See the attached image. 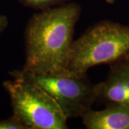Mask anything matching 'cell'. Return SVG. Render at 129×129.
<instances>
[{"label":"cell","mask_w":129,"mask_h":129,"mask_svg":"<svg viewBox=\"0 0 129 129\" xmlns=\"http://www.w3.org/2000/svg\"><path fill=\"white\" fill-rule=\"evenodd\" d=\"M80 6L64 3L33 14L25 29L26 60L22 70L33 73L68 72L75 26Z\"/></svg>","instance_id":"6da1fadb"},{"label":"cell","mask_w":129,"mask_h":129,"mask_svg":"<svg viewBox=\"0 0 129 129\" xmlns=\"http://www.w3.org/2000/svg\"><path fill=\"white\" fill-rule=\"evenodd\" d=\"M129 55V26L109 20L88 28L74 40L68 65L72 74H86L98 64H113Z\"/></svg>","instance_id":"7a4b0ae2"},{"label":"cell","mask_w":129,"mask_h":129,"mask_svg":"<svg viewBox=\"0 0 129 129\" xmlns=\"http://www.w3.org/2000/svg\"><path fill=\"white\" fill-rule=\"evenodd\" d=\"M10 75L13 78L22 79L42 88L55 101L68 119L82 118L97 101L95 85L90 83L86 74H40L17 70L10 72Z\"/></svg>","instance_id":"3957f363"},{"label":"cell","mask_w":129,"mask_h":129,"mask_svg":"<svg viewBox=\"0 0 129 129\" xmlns=\"http://www.w3.org/2000/svg\"><path fill=\"white\" fill-rule=\"evenodd\" d=\"M13 115L29 129H66L68 118L46 92L32 83L13 78L3 83Z\"/></svg>","instance_id":"277c9868"},{"label":"cell","mask_w":129,"mask_h":129,"mask_svg":"<svg viewBox=\"0 0 129 129\" xmlns=\"http://www.w3.org/2000/svg\"><path fill=\"white\" fill-rule=\"evenodd\" d=\"M97 101L129 105V66L122 60L111 64L106 79L95 85Z\"/></svg>","instance_id":"5b68a950"},{"label":"cell","mask_w":129,"mask_h":129,"mask_svg":"<svg viewBox=\"0 0 129 129\" xmlns=\"http://www.w3.org/2000/svg\"><path fill=\"white\" fill-rule=\"evenodd\" d=\"M82 118L88 129H129V105L108 103L101 111L91 109Z\"/></svg>","instance_id":"8992f818"},{"label":"cell","mask_w":129,"mask_h":129,"mask_svg":"<svg viewBox=\"0 0 129 129\" xmlns=\"http://www.w3.org/2000/svg\"><path fill=\"white\" fill-rule=\"evenodd\" d=\"M19 2L26 7L37 10H45L54 7L63 5L70 0H17Z\"/></svg>","instance_id":"52a82bcc"},{"label":"cell","mask_w":129,"mask_h":129,"mask_svg":"<svg viewBox=\"0 0 129 129\" xmlns=\"http://www.w3.org/2000/svg\"><path fill=\"white\" fill-rule=\"evenodd\" d=\"M0 129H29L14 115L8 118L0 120Z\"/></svg>","instance_id":"ba28073f"},{"label":"cell","mask_w":129,"mask_h":129,"mask_svg":"<svg viewBox=\"0 0 129 129\" xmlns=\"http://www.w3.org/2000/svg\"><path fill=\"white\" fill-rule=\"evenodd\" d=\"M9 20L7 16L0 14V35L6 29V28L8 27Z\"/></svg>","instance_id":"9c48e42d"},{"label":"cell","mask_w":129,"mask_h":129,"mask_svg":"<svg viewBox=\"0 0 129 129\" xmlns=\"http://www.w3.org/2000/svg\"><path fill=\"white\" fill-rule=\"evenodd\" d=\"M116 1H117V0H106V2H107V3L111 4V5L113 4V3H115Z\"/></svg>","instance_id":"30bf717a"},{"label":"cell","mask_w":129,"mask_h":129,"mask_svg":"<svg viewBox=\"0 0 129 129\" xmlns=\"http://www.w3.org/2000/svg\"><path fill=\"white\" fill-rule=\"evenodd\" d=\"M123 60H124L125 62L127 63V64H128V65L129 66V55L127 56V57H125V58Z\"/></svg>","instance_id":"8fae6325"}]
</instances>
